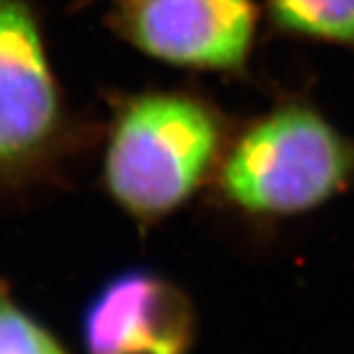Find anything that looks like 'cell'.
Instances as JSON below:
<instances>
[{
  "instance_id": "1",
  "label": "cell",
  "mask_w": 354,
  "mask_h": 354,
  "mask_svg": "<svg viewBox=\"0 0 354 354\" xmlns=\"http://www.w3.org/2000/svg\"><path fill=\"white\" fill-rule=\"evenodd\" d=\"M221 146L215 113L197 99L144 95L114 122L104 158L113 197L140 218L181 207L213 169Z\"/></svg>"
},
{
  "instance_id": "2",
  "label": "cell",
  "mask_w": 354,
  "mask_h": 354,
  "mask_svg": "<svg viewBox=\"0 0 354 354\" xmlns=\"http://www.w3.org/2000/svg\"><path fill=\"white\" fill-rule=\"evenodd\" d=\"M353 174V144L321 114L291 104L236 140L223 162L221 187L246 213L297 215L329 201Z\"/></svg>"
},
{
  "instance_id": "3",
  "label": "cell",
  "mask_w": 354,
  "mask_h": 354,
  "mask_svg": "<svg viewBox=\"0 0 354 354\" xmlns=\"http://www.w3.org/2000/svg\"><path fill=\"white\" fill-rule=\"evenodd\" d=\"M195 329L189 297L146 268L106 279L79 321L87 354H189Z\"/></svg>"
},
{
  "instance_id": "4",
  "label": "cell",
  "mask_w": 354,
  "mask_h": 354,
  "mask_svg": "<svg viewBox=\"0 0 354 354\" xmlns=\"http://www.w3.org/2000/svg\"><path fill=\"white\" fill-rule=\"evenodd\" d=\"M128 39L167 64L236 69L252 46L256 10L250 0H128Z\"/></svg>"
},
{
  "instance_id": "5",
  "label": "cell",
  "mask_w": 354,
  "mask_h": 354,
  "mask_svg": "<svg viewBox=\"0 0 354 354\" xmlns=\"http://www.w3.org/2000/svg\"><path fill=\"white\" fill-rule=\"evenodd\" d=\"M57 124V93L38 26L22 0H0V165L28 160Z\"/></svg>"
},
{
  "instance_id": "6",
  "label": "cell",
  "mask_w": 354,
  "mask_h": 354,
  "mask_svg": "<svg viewBox=\"0 0 354 354\" xmlns=\"http://www.w3.org/2000/svg\"><path fill=\"white\" fill-rule=\"evenodd\" d=\"M281 28L307 38L354 44V0H270Z\"/></svg>"
},
{
  "instance_id": "7",
  "label": "cell",
  "mask_w": 354,
  "mask_h": 354,
  "mask_svg": "<svg viewBox=\"0 0 354 354\" xmlns=\"http://www.w3.org/2000/svg\"><path fill=\"white\" fill-rule=\"evenodd\" d=\"M0 354H69L41 321L0 290Z\"/></svg>"
}]
</instances>
